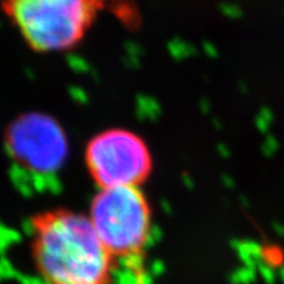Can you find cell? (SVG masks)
Wrapping results in <instances>:
<instances>
[{
	"instance_id": "1",
	"label": "cell",
	"mask_w": 284,
	"mask_h": 284,
	"mask_svg": "<svg viewBox=\"0 0 284 284\" xmlns=\"http://www.w3.org/2000/svg\"><path fill=\"white\" fill-rule=\"evenodd\" d=\"M34 256L50 284H105L111 254L101 244L90 217L50 211L33 221Z\"/></svg>"
},
{
	"instance_id": "2",
	"label": "cell",
	"mask_w": 284,
	"mask_h": 284,
	"mask_svg": "<svg viewBox=\"0 0 284 284\" xmlns=\"http://www.w3.org/2000/svg\"><path fill=\"white\" fill-rule=\"evenodd\" d=\"M107 0H1V8L25 44L38 53L80 44Z\"/></svg>"
},
{
	"instance_id": "3",
	"label": "cell",
	"mask_w": 284,
	"mask_h": 284,
	"mask_svg": "<svg viewBox=\"0 0 284 284\" xmlns=\"http://www.w3.org/2000/svg\"><path fill=\"white\" fill-rule=\"evenodd\" d=\"M90 220L111 255L126 256L148 242L152 213L140 187L103 188L92 200Z\"/></svg>"
},
{
	"instance_id": "4",
	"label": "cell",
	"mask_w": 284,
	"mask_h": 284,
	"mask_svg": "<svg viewBox=\"0 0 284 284\" xmlns=\"http://www.w3.org/2000/svg\"><path fill=\"white\" fill-rule=\"evenodd\" d=\"M86 164L101 189L140 187L152 172L153 159L141 137L125 129H108L88 142Z\"/></svg>"
},
{
	"instance_id": "5",
	"label": "cell",
	"mask_w": 284,
	"mask_h": 284,
	"mask_svg": "<svg viewBox=\"0 0 284 284\" xmlns=\"http://www.w3.org/2000/svg\"><path fill=\"white\" fill-rule=\"evenodd\" d=\"M9 154L31 171L48 174L60 170L67 156V140L54 119L38 113L19 117L5 134Z\"/></svg>"
}]
</instances>
